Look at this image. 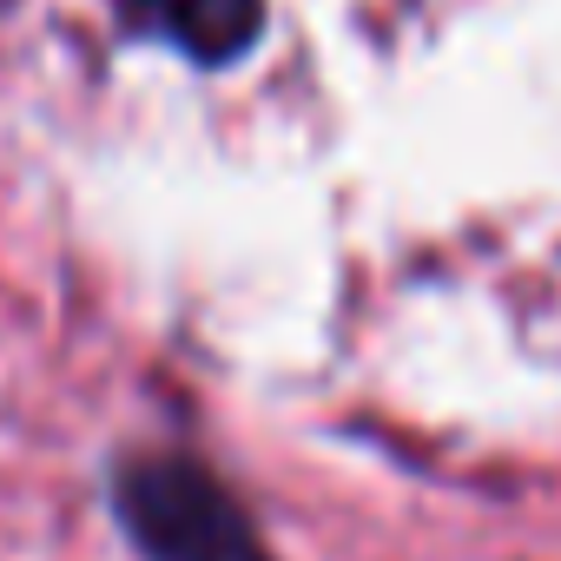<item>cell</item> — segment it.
<instances>
[{
    "label": "cell",
    "instance_id": "cell-1",
    "mask_svg": "<svg viewBox=\"0 0 561 561\" xmlns=\"http://www.w3.org/2000/svg\"><path fill=\"white\" fill-rule=\"evenodd\" d=\"M119 508L126 528L146 541L159 561H264L244 508L198 469V462H133L119 476Z\"/></svg>",
    "mask_w": 561,
    "mask_h": 561
},
{
    "label": "cell",
    "instance_id": "cell-2",
    "mask_svg": "<svg viewBox=\"0 0 561 561\" xmlns=\"http://www.w3.org/2000/svg\"><path fill=\"white\" fill-rule=\"evenodd\" d=\"M119 8L192 60H231L257 34V0H119Z\"/></svg>",
    "mask_w": 561,
    "mask_h": 561
}]
</instances>
